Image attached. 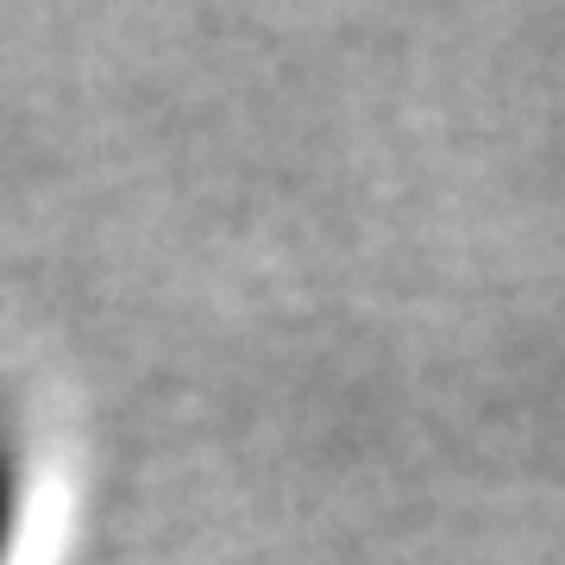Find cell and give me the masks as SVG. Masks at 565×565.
<instances>
[{"label":"cell","mask_w":565,"mask_h":565,"mask_svg":"<svg viewBox=\"0 0 565 565\" xmlns=\"http://www.w3.org/2000/svg\"><path fill=\"white\" fill-rule=\"evenodd\" d=\"M20 490H25V465L13 434L0 427V565H7V546H13V527H20Z\"/></svg>","instance_id":"obj_1"}]
</instances>
